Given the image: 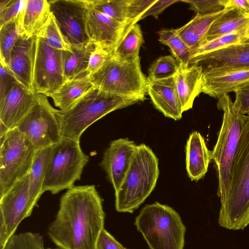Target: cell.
I'll return each mask as SVG.
<instances>
[{
	"mask_svg": "<svg viewBox=\"0 0 249 249\" xmlns=\"http://www.w3.org/2000/svg\"><path fill=\"white\" fill-rule=\"evenodd\" d=\"M102 202L94 185L68 189L61 196L55 218L48 228L50 239L61 249H96L104 229Z\"/></svg>",
	"mask_w": 249,
	"mask_h": 249,
	"instance_id": "cell-1",
	"label": "cell"
},
{
	"mask_svg": "<svg viewBox=\"0 0 249 249\" xmlns=\"http://www.w3.org/2000/svg\"><path fill=\"white\" fill-rule=\"evenodd\" d=\"M218 222L233 230H243L249 224V114L245 115L232 160L230 191L221 204Z\"/></svg>",
	"mask_w": 249,
	"mask_h": 249,
	"instance_id": "cell-2",
	"label": "cell"
},
{
	"mask_svg": "<svg viewBox=\"0 0 249 249\" xmlns=\"http://www.w3.org/2000/svg\"><path fill=\"white\" fill-rule=\"evenodd\" d=\"M140 102L138 100L111 94L93 87L71 107L56 109L62 138L79 142L83 132L107 114Z\"/></svg>",
	"mask_w": 249,
	"mask_h": 249,
	"instance_id": "cell-3",
	"label": "cell"
},
{
	"mask_svg": "<svg viewBox=\"0 0 249 249\" xmlns=\"http://www.w3.org/2000/svg\"><path fill=\"white\" fill-rule=\"evenodd\" d=\"M159 160L151 148L137 145L130 167L119 189L115 192V208L133 213L154 190L159 176Z\"/></svg>",
	"mask_w": 249,
	"mask_h": 249,
	"instance_id": "cell-4",
	"label": "cell"
},
{
	"mask_svg": "<svg viewBox=\"0 0 249 249\" xmlns=\"http://www.w3.org/2000/svg\"><path fill=\"white\" fill-rule=\"evenodd\" d=\"M135 225L150 249H183L186 227L179 214L168 205L158 202L145 205Z\"/></svg>",
	"mask_w": 249,
	"mask_h": 249,
	"instance_id": "cell-5",
	"label": "cell"
},
{
	"mask_svg": "<svg viewBox=\"0 0 249 249\" xmlns=\"http://www.w3.org/2000/svg\"><path fill=\"white\" fill-rule=\"evenodd\" d=\"M217 107L223 112V121L216 144L212 151V159L218 174L217 195L221 204L230 191L231 165L246 115L238 112L229 94L218 98Z\"/></svg>",
	"mask_w": 249,
	"mask_h": 249,
	"instance_id": "cell-6",
	"label": "cell"
},
{
	"mask_svg": "<svg viewBox=\"0 0 249 249\" xmlns=\"http://www.w3.org/2000/svg\"><path fill=\"white\" fill-rule=\"evenodd\" d=\"M89 77L94 87L108 93L140 102L144 101L147 94V77L142 71L140 58L122 60L111 55Z\"/></svg>",
	"mask_w": 249,
	"mask_h": 249,
	"instance_id": "cell-7",
	"label": "cell"
},
{
	"mask_svg": "<svg viewBox=\"0 0 249 249\" xmlns=\"http://www.w3.org/2000/svg\"><path fill=\"white\" fill-rule=\"evenodd\" d=\"M89 157L81 148L79 142L62 138L51 146L43 191L56 194L74 186L81 178Z\"/></svg>",
	"mask_w": 249,
	"mask_h": 249,
	"instance_id": "cell-8",
	"label": "cell"
},
{
	"mask_svg": "<svg viewBox=\"0 0 249 249\" xmlns=\"http://www.w3.org/2000/svg\"><path fill=\"white\" fill-rule=\"evenodd\" d=\"M0 140V197L29 173L37 150L17 127L8 130Z\"/></svg>",
	"mask_w": 249,
	"mask_h": 249,
	"instance_id": "cell-9",
	"label": "cell"
},
{
	"mask_svg": "<svg viewBox=\"0 0 249 249\" xmlns=\"http://www.w3.org/2000/svg\"><path fill=\"white\" fill-rule=\"evenodd\" d=\"M47 97L36 94L34 104L16 127L30 140L37 151L51 146L62 139L56 109Z\"/></svg>",
	"mask_w": 249,
	"mask_h": 249,
	"instance_id": "cell-10",
	"label": "cell"
},
{
	"mask_svg": "<svg viewBox=\"0 0 249 249\" xmlns=\"http://www.w3.org/2000/svg\"><path fill=\"white\" fill-rule=\"evenodd\" d=\"M65 81L64 51L53 48L45 38L37 37L33 92L49 97Z\"/></svg>",
	"mask_w": 249,
	"mask_h": 249,
	"instance_id": "cell-11",
	"label": "cell"
},
{
	"mask_svg": "<svg viewBox=\"0 0 249 249\" xmlns=\"http://www.w3.org/2000/svg\"><path fill=\"white\" fill-rule=\"evenodd\" d=\"M29 174L0 197V249L4 248L20 223L32 212L34 207L29 195Z\"/></svg>",
	"mask_w": 249,
	"mask_h": 249,
	"instance_id": "cell-12",
	"label": "cell"
},
{
	"mask_svg": "<svg viewBox=\"0 0 249 249\" xmlns=\"http://www.w3.org/2000/svg\"><path fill=\"white\" fill-rule=\"evenodd\" d=\"M50 11L71 47L90 42L86 27L87 0H50Z\"/></svg>",
	"mask_w": 249,
	"mask_h": 249,
	"instance_id": "cell-13",
	"label": "cell"
},
{
	"mask_svg": "<svg viewBox=\"0 0 249 249\" xmlns=\"http://www.w3.org/2000/svg\"><path fill=\"white\" fill-rule=\"evenodd\" d=\"M137 145L127 138L112 141L104 153L100 165L107 174L115 192L120 187L132 162Z\"/></svg>",
	"mask_w": 249,
	"mask_h": 249,
	"instance_id": "cell-14",
	"label": "cell"
},
{
	"mask_svg": "<svg viewBox=\"0 0 249 249\" xmlns=\"http://www.w3.org/2000/svg\"><path fill=\"white\" fill-rule=\"evenodd\" d=\"M129 25L97 12L88 5L86 32L90 41L96 47L111 53Z\"/></svg>",
	"mask_w": 249,
	"mask_h": 249,
	"instance_id": "cell-15",
	"label": "cell"
},
{
	"mask_svg": "<svg viewBox=\"0 0 249 249\" xmlns=\"http://www.w3.org/2000/svg\"><path fill=\"white\" fill-rule=\"evenodd\" d=\"M36 96L18 82L0 99V137L16 127L34 104Z\"/></svg>",
	"mask_w": 249,
	"mask_h": 249,
	"instance_id": "cell-16",
	"label": "cell"
},
{
	"mask_svg": "<svg viewBox=\"0 0 249 249\" xmlns=\"http://www.w3.org/2000/svg\"><path fill=\"white\" fill-rule=\"evenodd\" d=\"M201 92L218 98L249 82V66L215 68L203 71Z\"/></svg>",
	"mask_w": 249,
	"mask_h": 249,
	"instance_id": "cell-17",
	"label": "cell"
},
{
	"mask_svg": "<svg viewBox=\"0 0 249 249\" xmlns=\"http://www.w3.org/2000/svg\"><path fill=\"white\" fill-rule=\"evenodd\" d=\"M147 93L155 107L165 117L176 121L182 118L175 74L157 78L147 77Z\"/></svg>",
	"mask_w": 249,
	"mask_h": 249,
	"instance_id": "cell-18",
	"label": "cell"
},
{
	"mask_svg": "<svg viewBox=\"0 0 249 249\" xmlns=\"http://www.w3.org/2000/svg\"><path fill=\"white\" fill-rule=\"evenodd\" d=\"M36 48L37 37L20 36L12 51L9 65L18 81L32 91Z\"/></svg>",
	"mask_w": 249,
	"mask_h": 249,
	"instance_id": "cell-19",
	"label": "cell"
},
{
	"mask_svg": "<svg viewBox=\"0 0 249 249\" xmlns=\"http://www.w3.org/2000/svg\"><path fill=\"white\" fill-rule=\"evenodd\" d=\"M203 71L215 68L249 66V43L229 45L190 61Z\"/></svg>",
	"mask_w": 249,
	"mask_h": 249,
	"instance_id": "cell-20",
	"label": "cell"
},
{
	"mask_svg": "<svg viewBox=\"0 0 249 249\" xmlns=\"http://www.w3.org/2000/svg\"><path fill=\"white\" fill-rule=\"evenodd\" d=\"M203 69L193 64L179 67L175 74L176 87L183 112L192 108L201 92Z\"/></svg>",
	"mask_w": 249,
	"mask_h": 249,
	"instance_id": "cell-21",
	"label": "cell"
},
{
	"mask_svg": "<svg viewBox=\"0 0 249 249\" xmlns=\"http://www.w3.org/2000/svg\"><path fill=\"white\" fill-rule=\"evenodd\" d=\"M212 160V151L207 148L204 138L199 132L193 131L186 145V170L190 178L196 181L202 178Z\"/></svg>",
	"mask_w": 249,
	"mask_h": 249,
	"instance_id": "cell-22",
	"label": "cell"
},
{
	"mask_svg": "<svg viewBox=\"0 0 249 249\" xmlns=\"http://www.w3.org/2000/svg\"><path fill=\"white\" fill-rule=\"evenodd\" d=\"M51 14L47 0H28L20 19L21 35L36 37L47 23Z\"/></svg>",
	"mask_w": 249,
	"mask_h": 249,
	"instance_id": "cell-23",
	"label": "cell"
},
{
	"mask_svg": "<svg viewBox=\"0 0 249 249\" xmlns=\"http://www.w3.org/2000/svg\"><path fill=\"white\" fill-rule=\"evenodd\" d=\"M93 87L89 76L75 78L66 80L60 88L49 97L60 110H65Z\"/></svg>",
	"mask_w": 249,
	"mask_h": 249,
	"instance_id": "cell-24",
	"label": "cell"
},
{
	"mask_svg": "<svg viewBox=\"0 0 249 249\" xmlns=\"http://www.w3.org/2000/svg\"><path fill=\"white\" fill-rule=\"evenodd\" d=\"M226 8L212 14L196 16L183 26L175 29L176 33L192 50L204 38L213 23Z\"/></svg>",
	"mask_w": 249,
	"mask_h": 249,
	"instance_id": "cell-25",
	"label": "cell"
},
{
	"mask_svg": "<svg viewBox=\"0 0 249 249\" xmlns=\"http://www.w3.org/2000/svg\"><path fill=\"white\" fill-rule=\"evenodd\" d=\"M51 146L36 151L29 174V199L33 207L36 205L41 196L44 193L43 186Z\"/></svg>",
	"mask_w": 249,
	"mask_h": 249,
	"instance_id": "cell-26",
	"label": "cell"
},
{
	"mask_svg": "<svg viewBox=\"0 0 249 249\" xmlns=\"http://www.w3.org/2000/svg\"><path fill=\"white\" fill-rule=\"evenodd\" d=\"M96 46L90 41L79 47H71V51H64V71L65 81L83 77L89 59Z\"/></svg>",
	"mask_w": 249,
	"mask_h": 249,
	"instance_id": "cell-27",
	"label": "cell"
},
{
	"mask_svg": "<svg viewBox=\"0 0 249 249\" xmlns=\"http://www.w3.org/2000/svg\"><path fill=\"white\" fill-rule=\"evenodd\" d=\"M226 8L225 12L213 23L203 39L210 40L241 30L249 25V17L236 9Z\"/></svg>",
	"mask_w": 249,
	"mask_h": 249,
	"instance_id": "cell-28",
	"label": "cell"
},
{
	"mask_svg": "<svg viewBox=\"0 0 249 249\" xmlns=\"http://www.w3.org/2000/svg\"><path fill=\"white\" fill-rule=\"evenodd\" d=\"M143 42V37L140 25L131 24L126 29L111 55L122 60L140 58V49Z\"/></svg>",
	"mask_w": 249,
	"mask_h": 249,
	"instance_id": "cell-29",
	"label": "cell"
},
{
	"mask_svg": "<svg viewBox=\"0 0 249 249\" xmlns=\"http://www.w3.org/2000/svg\"><path fill=\"white\" fill-rule=\"evenodd\" d=\"M92 9L127 25L133 24L132 0H88Z\"/></svg>",
	"mask_w": 249,
	"mask_h": 249,
	"instance_id": "cell-30",
	"label": "cell"
},
{
	"mask_svg": "<svg viewBox=\"0 0 249 249\" xmlns=\"http://www.w3.org/2000/svg\"><path fill=\"white\" fill-rule=\"evenodd\" d=\"M22 11L17 18L0 26V62L8 68L12 51L21 35Z\"/></svg>",
	"mask_w": 249,
	"mask_h": 249,
	"instance_id": "cell-31",
	"label": "cell"
},
{
	"mask_svg": "<svg viewBox=\"0 0 249 249\" xmlns=\"http://www.w3.org/2000/svg\"><path fill=\"white\" fill-rule=\"evenodd\" d=\"M247 28V27H246ZM246 28L230 34H225L210 40H202L191 50L190 61L197 57L210 53L229 45L246 41Z\"/></svg>",
	"mask_w": 249,
	"mask_h": 249,
	"instance_id": "cell-32",
	"label": "cell"
},
{
	"mask_svg": "<svg viewBox=\"0 0 249 249\" xmlns=\"http://www.w3.org/2000/svg\"><path fill=\"white\" fill-rule=\"evenodd\" d=\"M159 40L167 46L172 55L180 65H189L191 50L176 33L174 29H163L158 33Z\"/></svg>",
	"mask_w": 249,
	"mask_h": 249,
	"instance_id": "cell-33",
	"label": "cell"
},
{
	"mask_svg": "<svg viewBox=\"0 0 249 249\" xmlns=\"http://www.w3.org/2000/svg\"><path fill=\"white\" fill-rule=\"evenodd\" d=\"M36 37L45 38L53 48L62 51H71V48L63 36L53 14Z\"/></svg>",
	"mask_w": 249,
	"mask_h": 249,
	"instance_id": "cell-34",
	"label": "cell"
},
{
	"mask_svg": "<svg viewBox=\"0 0 249 249\" xmlns=\"http://www.w3.org/2000/svg\"><path fill=\"white\" fill-rule=\"evenodd\" d=\"M179 67V63L173 55L160 56L150 65L147 77L157 78L175 74Z\"/></svg>",
	"mask_w": 249,
	"mask_h": 249,
	"instance_id": "cell-35",
	"label": "cell"
},
{
	"mask_svg": "<svg viewBox=\"0 0 249 249\" xmlns=\"http://www.w3.org/2000/svg\"><path fill=\"white\" fill-rule=\"evenodd\" d=\"M28 0H1L0 26L17 18L25 8Z\"/></svg>",
	"mask_w": 249,
	"mask_h": 249,
	"instance_id": "cell-36",
	"label": "cell"
},
{
	"mask_svg": "<svg viewBox=\"0 0 249 249\" xmlns=\"http://www.w3.org/2000/svg\"><path fill=\"white\" fill-rule=\"evenodd\" d=\"M190 5L196 15H206L216 13L225 8V0H181Z\"/></svg>",
	"mask_w": 249,
	"mask_h": 249,
	"instance_id": "cell-37",
	"label": "cell"
},
{
	"mask_svg": "<svg viewBox=\"0 0 249 249\" xmlns=\"http://www.w3.org/2000/svg\"><path fill=\"white\" fill-rule=\"evenodd\" d=\"M111 55L108 51L100 47H96L92 52L87 69L84 72V76H89L98 71Z\"/></svg>",
	"mask_w": 249,
	"mask_h": 249,
	"instance_id": "cell-38",
	"label": "cell"
},
{
	"mask_svg": "<svg viewBox=\"0 0 249 249\" xmlns=\"http://www.w3.org/2000/svg\"><path fill=\"white\" fill-rule=\"evenodd\" d=\"M234 107L241 115L249 114V82L234 91Z\"/></svg>",
	"mask_w": 249,
	"mask_h": 249,
	"instance_id": "cell-39",
	"label": "cell"
},
{
	"mask_svg": "<svg viewBox=\"0 0 249 249\" xmlns=\"http://www.w3.org/2000/svg\"><path fill=\"white\" fill-rule=\"evenodd\" d=\"M18 82L10 69L0 64V99L9 92Z\"/></svg>",
	"mask_w": 249,
	"mask_h": 249,
	"instance_id": "cell-40",
	"label": "cell"
},
{
	"mask_svg": "<svg viewBox=\"0 0 249 249\" xmlns=\"http://www.w3.org/2000/svg\"><path fill=\"white\" fill-rule=\"evenodd\" d=\"M181 1V0H157L142 15L139 20L143 19L148 16H152L157 18L158 16L167 7L175 3Z\"/></svg>",
	"mask_w": 249,
	"mask_h": 249,
	"instance_id": "cell-41",
	"label": "cell"
},
{
	"mask_svg": "<svg viewBox=\"0 0 249 249\" xmlns=\"http://www.w3.org/2000/svg\"><path fill=\"white\" fill-rule=\"evenodd\" d=\"M96 249H124V248L104 229L98 238Z\"/></svg>",
	"mask_w": 249,
	"mask_h": 249,
	"instance_id": "cell-42",
	"label": "cell"
},
{
	"mask_svg": "<svg viewBox=\"0 0 249 249\" xmlns=\"http://www.w3.org/2000/svg\"><path fill=\"white\" fill-rule=\"evenodd\" d=\"M225 8L236 9L249 18V0H225Z\"/></svg>",
	"mask_w": 249,
	"mask_h": 249,
	"instance_id": "cell-43",
	"label": "cell"
},
{
	"mask_svg": "<svg viewBox=\"0 0 249 249\" xmlns=\"http://www.w3.org/2000/svg\"><path fill=\"white\" fill-rule=\"evenodd\" d=\"M245 36H246V41L249 39V25L246 29Z\"/></svg>",
	"mask_w": 249,
	"mask_h": 249,
	"instance_id": "cell-44",
	"label": "cell"
},
{
	"mask_svg": "<svg viewBox=\"0 0 249 249\" xmlns=\"http://www.w3.org/2000/svg\"><path fill=\"white\" fill-rule=\"evenodd\" d=\"M39 249H45L44 248V243H43L39 247Z\"/></svg>",
	"mask_w": 249,
	"mask_h": 249,
	"instance_id": "cell-45",
	"label": "cell"
},
{
	"mask_svg": "<svg viewBox=\"0 0 249 249\" xmlns=\"http://www.w3.org/2000/svg\"><path fill=\"white\" fill-rule=\"evenodd\" d=\"M244 42H248V43H249V39L246 40V41H245Z\"/></svg>",
	"mask_w": 249,
	"mask_h": 249,
	"instance_id": "cell-46",
	"label": "cell"
},
{
	"mask_svg": "<svg viewBox=\"0 0 249 249\" xmlns=\"http://www.w3.org/2000/svg\"></svg>",
	"mask_w": 249,
	"mask_h": 249,
	"instance_id": "cell-47",
	"label": "cell"
},
{
	"mask_svg": "<svg viewBox=\"0 0 249 249\" xmlns=\"http://www.w3.org/2000/svg\"><path fill=\"white\" fill-rule=\"evenodd\" d=\"M124 249H125V248H124Z\"/></svg>",
	"mask_w": 249,
	"mask_h": 249,
	"instance_id": "cell-48",
	"label": "cell"
}]
</instances>
